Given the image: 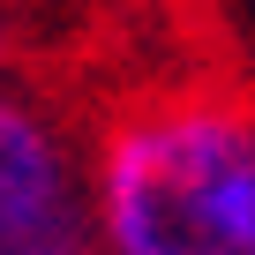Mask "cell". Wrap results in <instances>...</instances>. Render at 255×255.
I'll list each match as a JSON object with an SVG mask.
<instances>
[{
  "label": "cell",
  "mask_w": 255,
  "mask_h": 255,
  "mask_svg": "<svg viewBox=\"0 0 255 255\" xmlns=\"http://www.w3.org/2000/svg\"><path fill=\"white\" fill-rule=\"evenodd\" d=\"M105 255H255V90H135L90 135Z\"/></svg>",
  "instance_id": "obj_1"
},
{
  "label": "cell",
  "mask_w": 255,
  "mask_h": 255,
  "mask_svg": "<svg viewBox=\"0 0 255 255\" xmlns=\"http://www.w3.org/2000/svg\"><path fill=\"white\" fill-rule=\"evenodd\" d=\"M0 255H105L90 135L15 75H0Z\"/></svg>",
  "instance_id": "obj_2"
},
{
  "label": "cell",
  "mask_w": 255,
  "mask_h": 255,
  "mask_svg": "<svg viewBox=\"0 0 255 255\" xmlns=\"http://www.w3.org/2000/svg\"><path fill=\"white\" fill-rule=\"evenodd\" d=\"M0 75H8V45H0Z\"/></svg>",
  "instance_id": "obj_3"
}]
</instances>
